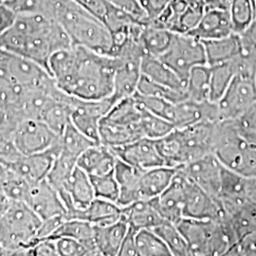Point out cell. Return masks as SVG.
I'll list each match as a JSON object with an SVG mask.
<instances>
[{
	"mask_svg": "<svg viewBox=\"0 0 256 256\" xmlns=\"http://www.w3.org/2000/svg\"><path fill=\"white\" fill-rule=\"evenodd\" d=\"M116 59L74 45L55 52L48 74L62 92L81 100H102L114 92Z\"/></svg>",
	"mask_w": 256,
	"mask_h": 256,
	"instance_id": "1",
	"label": "cell"
},
{
	"mask_svg": "<svg viewBox=\"0 0 256 256\" xmlns=\"http://www.w3.org/2000/svg\"><path fill=\"white\" fill-rule=\"evenodd\" d=\"M95 227L92 223L82 220H66L55 230L54 232L48 238H70L76 239L88 248L92 256H100L96 246Z\"/></svg>",
	"mask_w": 256,
	"mask_h": 256,
	"instance_id": "30",
	"label": "cell"
},
{
	"mask_svg": "<svg viewBox=\"0 0 256 256\" xmlns=\"http://www.w3.org/2000/svg\"><path fill=\"white\" fill-rule=\"evenodd\" d=\"M176 226L187 242L190 256H226L236 244L222 218L214 220L182 218Z\"/></svg>",
	"mask_w": 256,
	"mask_h": 256,
	"instance_id": "5",
	"label": "cell"
},
{
	"mask_svg": "<svg viewBox=\"0 0 256 256\" xmlns=\"http://www.w3.org/2000/svg\"><path fill=\"white\" fill-rule=\"evenodd\" d=\"M122 216L129 226L136 230H153L165 221L156 208L154 198L140 200L122 207Z\"/></svg>",
	"mask_w": 256,
	"mask_h": 256,
	"instance_id": "23",
	"label": "cell"
},
{
	"mask_svg": "<svg viewBox=\"0 0 256 256\" xmlns=\"http://www.w3.org/2000/svg\"><path fill=\"white\" fill-rule=\"evenodd\" d=\"M94 140L86 137L70 122L61 135V152L77 158L88 147L95 144Z\"/></svg>",
	"mask_w": 256,
	"mask_h": 256,
	"instance_id": "36",
	"label": "cell"
},
{
	"mask_svg": "<svg viewBox=\"0 0 256 256\" xmlns=\"http://www.w3.org/2000/svg\"><path fill=\"white\" fill-rule=\"evenodd\" d=\"M174 34L164 28L156 27L149 23L144 24L140 36L144 54L160 58L171 45Z\"/></svg>",
	"mask_w": 256,
	"mask_h": 256,
	"instance_id": "31",
	"label": "cell"
},
{
	"mask_svg": "<svg viewBox=\"0 0 256 256\" xmlns=\"http://www.w3.org/2000/svg\"><path fill=\"white\" fill-rule=\"evenodd\" d=\"M234 32L229 10L206 9L198 25L188 34L202 41L220 39L229 36Z\"/></svg>",
	"mask_w": 256,
	"mask_h": 256,
	"instance_id": "19",
	"label": "cell"
},
{
	"mask_svg": "<svg viewBox=\"0 0 256 256\" xmlns=\"http://www.w3.org/2000/svg\"><path fill=\"white\" fill-rule=\"evenodd\" d=\"M16 16L12 10L0 3V36L12 25Z\"/></svg>",
	"mask_w": 256,
	"mask_h": 256,
	"instance_id": "53",
	"label": "cell"
},
{
	"mask_svg": "<svg viewBox=\"0 0 256 256\" xmlns=\"http://www.w3.org/2000/svg\"><path fill=\"white\" fill-rule=\"evenodd\" d=\"M32 183L34 182H28L10 168L9 174L2 187V192L10 202H25Z\"/></svg>",
	"mask_w": 256,
	"mask_h": 256,
	"instance_id": "42",
	"label": "cell"
},
{
	"mask_svg": "<svg viewBox=\"0 0 256 256\" xmlns=\"http://www.w3.org/2000/svg\"><path fill=\"white\" fill-rule=\"evenodd\" d=\"M12 138L22 155L41 153L61 144V136L43 120L34 118L21 120Z\"/></svg>",
	"mask_w": 256,
	"mask_h": 256,
	"instance_id": "10",
	"label": "cell"
},
{
	"mask_svg": "<svg viewBox=\"0 0 256 256\" xmlns=\"http://www.w3.org/2000/svg\"><path fill=\"white\" fill-rule=\"evenodd\" d=\"M110 4L117 8L126 12L131 16L138 20V22L147 24L149 22V19L147 16L146 12L138 0H108Z\"/></svg>",
	"mask_w": 256,
	"mask_h": 256,
	"instance_id": "46",
	"label": "cell"
},
{
	"mask_svg": "<svg viewBox=\"0 0 256 256\" xmlns=\"http://www.w3.org/2000/svg\"><path fill=\"white\" fill-rule=\"evenodd\" d=\"M54 239L58 256H92L90 250L76 239L70 238Z\"/></svg>",
	"mask_w": 256,
	"mask_h": 256,
	"instance_id": "45",
	"label": "cell"
},
{
	"mask_svg": "<svg viewBox=\"0 0 256 256\" xmlns=\"http://www.w3.org/2000/svg\"><path fill=\"white\" fill-rule=\"evenodd\" d=\"M160 59L185 82L194 66L207 64L203 42L191 34H174L171 45Z\"/></svg>",
	"mask_w": 256,
	"mask_h": 256,
	"instance_id": "8",
	"label": "cell"
},
{
	"mask_svg": "<svg viewBox=\"0 0 256 256\" xmlns=\"http://www.w3.org/2000/svg\"></svg>",
	"mask_w": 256,
	"mask_h": 256,
	"instance_id": "58",
	"label": "cell"
},
{
	"mask_svg": "<svg viewBox=\"0 0 256 256\" xmlns=\"http://www.w3.org/2000/svg\"><path fill=\"white\" fill-rule=\"evenodd\" d=\"M210 66H196L190 72L186 82L188 99L196 102L210 101Z\"/></svg>",
	"mask_w": 256,
	"mask_h": 256,
	"instance_id": "32",
	"label": "cell"
},
{
	"mask_svg": "<svg viewBox=\"0 0 256 256\" xmlns=\"http://www.w3.org/2000/svg\"><path fill=\"white\" fill-rule=\"evenodd\" d=\"M46 16L64 28L75 46L113 54V41L106 24L74 0H48Z\"/></svg>",
	"mask_w": 256,
	"mask_h": 256,
	"instance_id": "3",
	"label": "cell"
},
{
	"mask_svg": "<svg viewBox=\"0 0 256 256\" xmlns=\"http://www.w3.org/2000/svg\"><path fill=\"white\" fill-rule=\"evenodd\" d=\"M138 124L142 137L154 140L164 137L176 128L169 120L147 111L142 106Z\"/></svg>",
	"mask_w": 256,
	"mask_h": 256,
	"instance_id": "37",
	"label": "cell"
},
{
	"mask_svg": "<svg viewBox=\"0 0 256 256\" xmlns=\"http://www.w3.org/2000/svg\"></svg>",
	"mask_w": 256,
	"mask_h": 256,
	"instance_id": "59",
	"label": "cell"
},
{
	"mask_svg": "<svg viewBox=\"0 0 256 256\" xmlns=\"http://www.w3.org/2000/svg\"><path fill=\"white\" fill-rule=\"evenodd\" d=\"M183 218L220 220L224 216L222 205L196 183L184 176Z\"/></svg>",
	"mask_w": 256,
	"mask_h": 256,
	"instance_id": "13",
	"label": "cell"
},
{
	"mask_svg": "<svg viewBox=\"0 0 256 256\" xmlns=\"http://www.w3.org/2000/svg\"><path fill=\"white\" fill-rule=\"evenodd\" d=\"M100 144L106 146H124L142 137L140 124L129 126L102 118L99 128Z\"/></svg>",
	"mask_w": 256,
	"mask_h": 256,
	"instance_id": "26",
	"label": "cell"
},
{
	"mask_svg": "<svg viewBox=\"0 0 256 256\" xmlns=\"http://www.w3.org/2000/svg\"><path fill=\"white\" fill-rule=\"evenodd\" d=\"M214 154L230 171L256 176V144L238 134L232 120H218Z\"/></svg>",
	"mask_w": 256,
	"mask_h": 256,
	"instance_id": "6",
	"label": "cell"
},
{
	"mask_svg": "<svg viewBox=\"0 0 256 256\" xmlns=\"http://www.w3.org/2000/svg\"><path fill=\"white\" fill-rule=\"evenodd\" d=\"M42 220L26 203L10 202L0 216V246L7 256H27L39 240Z\"/></svg>",
	"mask_w": 256,
	"mask_h": 256,
	"instance_id": "4",
	"label": "cell"
},
{
	"mask_svg": "<svg viewBox=\"0 0 256 256\" xmlns=\"http://www.w3.org/2000/svg\"><path fill=\"white\" fill-rule=\"evenodd\" d=\"M138 256H172L164 242L152 230H138L135 234Z\"/></svg>",
	"mask_w": 256,
	"mask_h": 256,
	"instance_id": "35",
	"label": "cell"
},
{
	"mask_svg": "<svg viewBox=\"0 0 256 256\" xmlns=\"http://www.w3.org/2000/svg\"><path fill=\"white\" fill-rule=\"evenodd\" d=\"M136 232H137L136 230L133 229L129 226L128 234L124 238V240L120 250V256H138L136 241H135Z\"/></svg>",
	"mask_w": 256,
	"mask_h": 256,
	"instance_id": "52",
	"label": "cell"
},
{
	"mask_svg": "<svg viewBox=\"0 0 256 256\" xmlns=\"http://www.w3.org/2000/svg\"><path fill=\"white\" fill-rule=\"evenodd\" d=\"M146 12L149 21L156 18L166 7L170 0H138Z\"/></svg>",
	"mask_w": 256,
	"mask_h": 256,
	"instance_id": "51",
	"label": "cell"
},
{
	"mask_svg": "<svg viewBox=\"0 0 256 256\" xmlns=\"http://www.w3.org/2000/svg\"><path fill=\"white\" fill-rule=\"evenodd\" d=\"M115 102L112 96L102 100H81L75 98L72 124L86 137L100 144V122Z\"/></svg>",
	"mask_w": 256,
	"mask_h": 256,
	"instance_id": "11",
	"label": "cell"
},
{
	"mask_svg": "<svg viewBox=\"0 0 256 256\" xmlns=\"http://www.w3.org/2000/svg\"><path fill=\"white\" fill-rule=\"evenodd\" d=\"M90 180L95 198L118 203L120 196L119 184L116 180L114 172L102 176H92Z\"/></svg>",
	"mask_w": 256,
	"mask_h": 256,
	"instance_id": "41",
	"label": "cell"
},
{
	"mask_svg": "<svg viewBox=\"0 0 256 256\" xmlns=\"http://www.w3.org/2000/svg\"><path fill=\"white\" fill-rule=\"evenodd\" d=\"M94 227V239L100 256H119L122 244L129 230L128 221L122 216L110 225Z\"/></svg>",
	"mask_w": 256,
	"mask_h": 256,
	"instance_id": "25",
	"label": "cell"
},
{
	"mask_svg": "<svg viewBox=\"0 0 256 256\" xmlns=\"http://www.w3.org/2000/svg\"><path fill=\"white\" fill-rule=\"evenodd\" d=\"M7 256V252L0 246V256Z\"/></svg>",
	"mask_w": 256,
	"mask_h": 256,
	"instance_id": "57",
	"label": "cell"
},
{
	"mask_svg": "<svg viewBox=\"0 0 256 256\" xmlns=\"http://www.w3.org/2000/svg\"><path fill=\"white\" fill-rule=\"evenodd\" d=\"M117 156L112 149L102 144L88 147L78 158L77 166L88 176H102L114 172Z\"/></svg>",
	"mask_w": 256,
	"mask_h": 256,
	"instance_id": "21",
	"label": "cell"
},
{
	"mask_svg": "<svg viewBox=\"0 0 256 256\" xmlns=\"http://www.w3.org/2000/svg\"><path fill=\"white\" fill-rule=\"evenodd\" d=\"M52 81L50 74L40 64L0 48V82L21 88H36Z\"/></svg>",
	"mask_w": 256,
	"mask_h": 256,
	"instance_id": "7",
	"label": "cell"
},
{
	"mask_svg": "<svg viewBox=\"0 0 256 256\" xmlns=\"http://www.w3.org/2000/svg\"><path fill=\"white\" fill-rule=\"evenodd\" d=\"M156 208L164 220L178 223L183 218L184 178L176 171L173 182L160 196L154 198Z\"/></svg>",
	"mask_w": 256,
	"mask_h": 256,
	"instance_id": "20",
	"label": "cell"
},
{
	"mask_svg": "<svg viewBox=\"0 0 256 256\" xmlns=\"http://www.w3.org/2000/svg\"><path fill=\"white\" fill-rule=\"evenodd\" d=\"M142 74L153 82L176 90L186 92V82L158 57L144 55L142 60Z\"/></svg>",
	"mask_w": 256,
	"mask_h": 256,
	"instance_id": "27",
	"label": "cell"
},
{
	"mask_svg": "<svg viewBox=\"0 0 256 256\" xmlns=\"http://www.w3.org/2000/svg\"><path fill=\"white\" fill-rule=\"evenodd\" d=\"M84 9L104 22L112 5L108 0H74Z\"/></svg>",
	"mask_w": 256,
	"mask_h": 256,
	"instance_id": "48",
	"label": "cell"
},
{
	"mask_svg": "<svg viewBox=\"0 0 256 256\" xmlns=\"http://www.w3.org/2000/svg\"><path fill=\"white\" fill-rule=\"evenodd\" d=\"M60 151L61 144L41 153L21 155L9 168L30 182H39L46 180Z\"/></svg>",
	"mask_w": 256,
	"mask_h": 256,
	"instance_id": "17",
	"label": "cell"
},
{
	"mask_svg": "<svg viewBox=\"0 0 256 256\" xmlns=\"http://www.w3.org/2000/svg\"><path fill=\"white\" fill-rule=\"evenodd\" d=\"M205 120H220L216 102L187 99L174 104L172 120L174 128H187Z\"/></svg>",
	"mask_w": 256,
	"mask_h": 256,
	"instance_id": "18",
	"label": "cell"
},
{
	"mask_svg": "<svg viewBox=\"0 0 256 256\" xmlns=\"http://www.w3.org/2000/svg\"><path fill=\"white\" fill-rule=\"evenodd\" d=\"M222 169L216 155L209 154L176 168V171L220 202Z\"/></svg>",
	"mask_w": 256,
	"mask_h": 256,
	"instance_id": "12",
	"label": "cell"
},
{
	"mask_svg": "<svg viewBox=\"0 0 256 256\" xmlns=\"http://www.w3.org/2000/svg\"><path fill=\"white\" fill-rule=\"evenodd\" d=\"M206 9H218L229 10L230 0H202Z\"/></svg>",
	"mask_w": 256,
	"mask_h": 256,
	"instance_id": "54",
	"label": "cell"
},
{
	"mask_svg": "<svg viewBox=\"0 0 256 256\" xmlns=\"http://www.w3.org/2000/svg\"><path fill=\"white\" fill-rule=\"evenodd\" d=\"M27 256H58L54 238H44L38 240L30 248Z\"/></svg>",
	"mask_w": 256,
	"mask_h": 256,
	"instance_id": "50",
	"label": "cell"
},
{
	"mask_svg": "<svg viewBox=\"0 0 256 256\" xmlns=\"http://www.w3.org/2000/svg\"><path fill=\"white\" fill-rule=\"evenodd\" d=\"M236 59L210 66V101L218 102L236 74ZM209 66V64H208Z\"/></svg>",
	"mask_w": 256,
	"mask_h": 256,
	"instance_id": "33",
	"label": "cell"
},
{
	"mask_svg": "<svg viewBox=\"0 0 256 256\" xmlns=\"http://www.w3.org/2000/svg\"><path fill=\"white\" fill-rule=\"evenodd\" d=\"M111 149L118 158L142 171L158 166H165L154 140L140 138L124 146Z\"/></svg>",
	"mask_w": 256,
	"mask_h": 256,
	"instance_id": "16",
	"label": "cell"
},
{
	"mask_svg": "<svg viewBox=\"0 0 256 256\" xmlns=\"http://www.w3.org/2000/svg\"><path fill=\"white\" fill-rule=\"evenodd\" d=\"M19 1L20 0H0V3L6 5L10 9H12L16 3H18Z\"/></svg>",
	"mask_w": 256,
	"mask_h": 256,
	"instance_id": "56",
	"label": "cell"
},
{
	"mask_svg": "<svg viewBox=\"0 0 256 256\" xmlns=\"http://www.w3.org/2000/svg\"><path fill=\"white\" fill-rule=\"evenodd\" d=\"M256 75L236 74L216 102L220 120H234L256 102Z\"/></svg>",
	"mask_w": 256,
	"mask_h": 256,
	"instance_id": "9",
	"label": "cell"
},
{
	"mask_svg": "<svg viewBox=\"0 0 256 256\" xmlns=\"http://www.w3.org/2000/svg\"><path fill=\"white\" fill-rule=\"evenodd\" d=\"M10 204V200L6 196V194L0 191V216L6 212Z\"/></svg>",
	"mask_w": 256,
	"mask_h": 256,
	"instance_id": "55",
	"label": "cell"
},
{
	"mask_svg": "<svg viewBox=\"0 0 256 256\" xmlns=\"http://www.w3.org/2000/svg\"><path fill=\"white\" fill-rule=\"evenodd\" d=\"M142 170L128 164L117 158L114 168V176L119 184L118 204L122 208L138 200V185Z\"/></svg>",
	"mask_w": 256,
	"mask_h": 256,
	"instance_id": "28",
	"label": "cell"
},
{
	"mask_svg": "<svg viewBox=\"0 0 256 256\" xmlns=\"http://www.w3.org/2000/svg\"><path fill=\"white\" fill-rule=\"evenodd\" d=\"M242 52L256 54V16L242 32L239 34Z\"/></svg>",
	"mask_w": 256,
	"mask_h": 256,
	"instance_id": "49",
	"label": "cell"
},
{
	"mask_svg": "<svg viewBox=\"0 0 256 256\" xmlns=\"http://www.w3.org/2000/svg\"><path fill=\"white\" fill-rule=\"evenodd\" d=\"M134 97L144 110L172 122L174 116V102L155 96L142 95L138 92L134 94Z\"/></svg>",
	"mask_w": 256,
	"mask_h": 256,
	"instance_id": "43",
	"label": "cell"
},
{
	"mask_svg": "<svg viewBox=\"0 0 256 256\" xmlns=\"http://www.w3.org/2000/svg\"><path fill=\"white\" fill-rule=\"evenodd\" d=\"M202 42L205 48L207 64L210 66L229 62L242 54L241 41L238 34Z\"/></svg>",
	"mask_w": 256,
	"mask_h": 256,
	"instance_id": "29",
	"label": "cell"
},
{
	"mask_svg": "<svg viewBox=\"0 0 256 256\" xmlns=\"http://www.w3.org/2000/svg\"><path fill=\"white\" fill-rule=\"evenodd\" d=\"M74 46L64 28L43 14H20L0 36V48L23 56L43 66L55 52Z\"/></svg>",
	"mask_w": 256,
	"mask_h": 256,
	"instance_id": "2",
	"label": "cell"
},
{
	"mask_svg": "<svg viewBox=\"0 0 256 256\" xmlns=\"http://www.w3.org/2000/svg\"><path fill=\"white\" fill-rule=\"evenodd\" d=\"M22 155L12 137H0V162L10 167Z\"/></svg>",
	"mask_w": 256,
	"mask_h": 256,
	"instance_id": "47",
	"label": "cell"
},
{
	"mask_svg": "<svg viewBox=\"0 0 256 256\" xmlns=\"http://www.w3.org/2000/svg\"><path fill=\"white\" fill-rule=\"evenodd\" d=\"M152 230L164 242L172 256H190L187 242L176 223L165 220Z\"/></svg>",
	"mask_w": 256,
	"mask_h": 256,
	"instance_id": "34",
	"label": "cell"
},
{
	"mask_svg": "<svg viewBox=\"0 0 256 256\" xmlns=\"http://www.w3.org/2000/svg\"><path fill=\"white\" fill-rule=\"evenodd\" d=\"M254 1H256V0H254Z\"/></svg>",
	"mask_w": 256,
	"mask_h": 256,
	"instance_id": "60",
	"label": "cell"
},
{
	"mask_svg": "<svg viewBox=\"0 0 256 256\" xmlns=\"http://www.w3.org/2000/svg\"><path fill=\"white\" fill-rule=\"evenodd\" d=\"M232 122L241 137L256 144V102Z\"/></svg>",
	"mask_w": 256,
	"mask_h": 256,
	"instance_id": "44",
	"label": "cell"
},
{
	"mask_svg": "<svg viewBox=\"0 0 256 256\" xmlns=\"http://www.w3.org/2000/svg\"><path fill=\"white\" fill-rule=\"evenodd\" d=\"M137 92L142 95L162 98L167 101L172 102L174 104L185 101L188 99L187 92L176 90L171 88L153 82L146 76H144L142 74L138 84Z\"/></svg>",
	"mask_w": 256,
	"mask_h": 256,
	"instance_id": "39",
	"label": "cell"
},
{
	"mask_svg": "<svg viewBox=\"0 0 256 256\" xmlns=\"http://www.w3.org/2000/svg\"><path fill=\"white\" fill-rule=\"evenodd\" d=\"M230 18L234 32L239 34L252 23L256 16L254 0H230Z\"/></svg>",
	"mask_w": 256,
	"mask_h": 256,
	"instance_id": "38",
	"label": "cell"
},
{
	"mask_svg": "<svg viewBox=\"0 0 256 256\" xmlns=\"http://www.w3.org/2000/svg\"><path fill=\"white\" fill-rule=\"evenodd\" d=\"M37 216L46 221L66 220V209L58 192L44 180L32 184L25 202Z\"/></svg>",
	"mask_w": 256,
	"mask_h": 256,
	"instance_id": "14",
	"label": "cell"
},
{
	"mask_svg": "<svg viewBox=\"0 0 256 256\" xmlns=\"http://www.w3.org/2000/svg\"><path fill=\"white\" fill-rule=\"evenodd\" d=\"M58 194L66 209V220L75 212L84 209L95 198L90 176L78 166Z\"/></svg>",
	"mask_w": 256,
	"mask_h": 256,
	"instance_id": "15",
	"label": "cell"
},
{
	"mask_svg": "<svg viewBox=\"0 0 256 256\" xmlns=\"http://www.w3.org/2000/svg\"><path fill=\"white\" fill-rule=\"evenodd\" d=\"M206 12V7L202 0H191V3L178 18L173 32L188 34L198 25Z\"/></svg>",
	"mask_w": 256,
	"mask_h": 256,
	"instance_id": "40",
	"label": "cell"
},
{
	"mask_svg": "<svg viewBox=\"0 0 256 256\" xmlns=\"http://www.w3.org/2000/svg\"><path fill=\"white\" fill-rule=\"evenodd\" d=\"M122 218V208L116 202L95 198L84 209L75 212L70 220H82L94 226H106Z\"/></svg>",
	"mask_w": 256,
	"mask_h": 256,
	"instance_id": "24",
	"label": "cell"
},
{
	"mask_svg": "<svg viewBox=\"0 0 256 256\" xmlns=\"http://www.w3.org/2000/svg\"><path fill=\"white\" fill-rule=\"evenodd\" d=\"M176 168L158 166L142 171L138 185V200L160 196L173 182Z\"/></svg>",
	"mask_w": 256,
	"mask_h": 256,
	"instance_id": "22",
	"label": "cell"
}]
</instances>
